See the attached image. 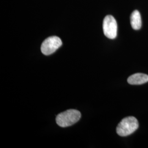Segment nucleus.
<instances>
[{
	"mask_svg": "<svg viewBox=\"0 0 148 148\" xmlns=\"http://www.w3.org/2000/svg\"><path fill=\"white\" fill-rule=\"evenodd\" d=\"M103 32L106 37L114 39L117 36V24L115 19L112 16H106L103 24Z\"/></svg>",
	"mask_w": 148,
	"mask_h": 148,
	"instance_id": "4",
	"label": "nucleus"
},
{
	"mask_svg": "<svg viewBox=\"0 0 148 148\" xmlns=\"http://www.w3.org/2000/svg\"><path fill=\"white\" fill-rule=\"evenodd\" d=\"M62 45V42L59 37L51 36L48 37L43 42L41 51L43 54L48 56L55 52Z\"/></svg>",
	"mask_w": 148,
	"mask_h": 148,
	"instance_id": "3",
	"label": "nucleus"
},
{
	"mask_svg": "<svg viewBox=\"0 0 148 148\" xmlns=\"http://www.w3.org/2000/svg\"><path fill=\"white\" fill-rule=\"evenodd\" d=\"M139 127L137 119L133 116L124 118L116 128V132L120 136L126 137L134 132Z\"/></svg>",
	"mask_w": 148,
	"mask_h": 148,
	"instance_id": "1",
	"label": "nucleus"
},
{
	"mask_svg": "<svg viewBox=\"0 0 148 148\" xmlns=\"http://www.w3.org/2000/svg\"><path fill=\"white\" fill-rule=\"evenodd\" d=\"M81 116L79 111L70 109L58 115L56 117V122L60 127H69L79 121Z\"/></svg>",
	"mask_w": 148,
	"mask_h": 148,
	"instance_id": "2",
	"label": "nucleus"
},
{
	"mask_svg": "<svg viewBox=\"0 0 148 148\" xmlns=\"http://www.w3.org/2000/svg\"><path fill=\"white\" fill-rule=\"evenodd\" d=\"M130 85H142L148 82V75L142 73H137L130 76L127 79Z\"/></svg>",
	"mask_w": 148,
	"mask_h": 148,
	"instance_id": "5",
	"label": "nucleus"
},
{
	"mask_svg": "<svg viewBox=\"0 0 148 148\" xmlns=\"http://www.w3.org/2000/svg\"><path fill=\"white\" fill-rule=\"evenodd\" d=\"M131 24L134 30H139L142 27V19L139 11H134L131 16Z\"/></svg>",
	"mask_w": 148,
	"mask_h": 148,
	"instance_id": "6",
	"label": "nucleus"
}]
</instances>
